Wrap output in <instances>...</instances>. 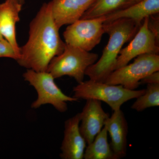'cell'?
Segmentation results:
<instances>
[{
  "label": "cell",
  "instance_id": "cell-1",
  "mask_svg": "<svg viewBox=\"0 0 159 159\" xmlns=\"http://www.w3.org/2000/svg\"><path fill=\"white\" fill-rule=\"evenodd\" d=\"M59 30L53 17L50 2L44 3L30 23L29 39L20 48L18 63L36 72L47 71L51 61L61 54L66 47Z\"/></svg>",
  "mask_w": 159,
  "mask_h": 159
},
{
  "label": "cell",
  "instance_id": "cell-2",
  "mask_svg": "<svg viewBox=\"0 0 159 159\" xmlns=\"http://www.w3.org/2000/svg\"><path fill=\"white\" fill-rule=\"evenodd\" d=\"M141 25L129 19L104 23L105 33L109 35L108 43L103 49L101 57L87 69L85 75L91 80L105 82L115 70L117 58L122 47L132 39Z\"/></svg>",
  "mask_w": 159,
  "mask_h": 159
},
{
  "label": "cell",
  "instance_id": "cell-3",
  "mask_svg": "<svg viewBox=\"0 0 159 159\" xmlns=\"http://www.w3.org/2000/svg\"><path fill=\"white\" fill-rule=\"evenodd\" d=\"M145 91V89L131 90L121 85L110 84L89 79L74 87L73 97L78 99H94L102 101L114 111L121 109L125 102L136 99Z\"/></svg>",
  "mask_w": 159,
  "mask_h": 159
},
{
  "label": "cell",
  "instance_id": "cell-4",
  "mask_svg": "<svg viewBox=\"0 0 159 159\" xmlns=\"http://www.w3.org/2000/svg\"><path fill=\"white\" fill-rule=\"evenodd\" d=\"M98 58V54L66 44L62 53L51 61L47 72L54 79L68 76L80 84L84 81L87 69Z\"/></svg>",
  "mask_w": 159,
  "mask_h": 159
},
{
  "label": "cell",
  "instance_id": "cell-5",
  "mask_svg": "<svg viewBox=\"0 0 159 159\" xmlns=\"http://www.w3.org/2000/svg\"><path fill=\"white\" fill-rule=\"evenodd\" d=\"M23 77L37 92V98L31 104L32 108L38 109L42 106L50 104L58 111L64 113L68 110L67 102L78 100L64 93L56 84L54 77L47 71L36 72L28 69Z\"/></svg>",
  "mask_w": 159,
  "mask_h": 159
},
{
  "label": "cell",
  "instance_id": "cell-6",
  "mask_svg": "<svg viewBox=\"0 0 159 159\" xmlns=\"http://www.w3.org/2000/svg\"><path fill=\"white\" fill-rule=\"evenodd\" d=\"M159 71V54H143L135 57L132 63L115 70L105 82L134 90L139 87L142 79Z\"/></svg>",
  "mask_w": 159,
  "mask_h": 159
},
{
  "label": "cell",
  "instance_id": "cell-7",
  "mask_svg": "<svg viewBox=\"0 0 159 159\" xmlns=\"http://www.w3.org/2000/svg\"><path fill=\"white\" fill-rule=\"evenodd\" d=\"M105 16L77 20L68 26L63 33L65 43L90 52L101 41L105 33Z\"/></svg>",
  "mask_w": 159,
  "mask_h": 159
},
{
  "label": "cell",
  "instance_id": "cell-8",
  "mask_svg": "<svg viewBox=\"0 0 159 159\" xmlns=\"http://www.w3.org/2000/svg\"><path fill=\"white\" fill-rule=\"evenodd\" d=\"M148 16L145 18L129 43L121 49L117 58L115 70L128 64L139 55L145 54H159V39L148 28Z\"/></svg>",
  "mask_w": 159,
  "mask_h": 159
},
{
  "label": "cell",
  "instance_id": "cell-9",
  "mask_svg": "<svg viewBox=\"0 0 159 159\" xmlns=\"http://www.w3.org/2000/svg\"><path fill=\"white\" fill-rule=\"evenodd\" d=\"M86 101L80 112V130L88 145L102 130L110 116L102 108L101 101L94 99Z\"/></svg>",
  "mask_w": 159,
  "mask_h": 159
},
{
  "label": "cell",
  "instance_id": "cell-10",
  "mask_svg": "<svg viewBox=\"0 0 159 159\" xmlns=\"http://www.w3.org/2000/svg\"><path fill=\"white\" fill-rule=\"evenodd\" d=\"M80 114L78 113L65 122L61 158L84 159L87 143L80 130Z\"/></svg>",
  "mask_w": 159,
  "mask_h": 159
},
{
  "label": "cell",
  "instance_id": "cell-11",
  "mask_svg": "<svg viewBox=\"0 0 159 159\" xmlns=\"http://www.w3.org/2000/svg\"><path fill=\"white\" fill-rule=\"evenodd\" d=\"M95 0H51V11L59 29L80 19Z\"/></svg>",
  "mask_w": 159,
  "mask_h": 159
},
{
  "label": "cell",
  "instance_id": "cell-12",
  "mask_svg": "<svg viewBox=\"0 0 159 159\" xmlns=\"http://www.w3.org/2000/svg\"><path fill=\"white\" fill-rule=\"evenodd\" d=\"M104 126L110 136V145L113 151L118 159L124 157L127 152L128 125L121 109L114 111Z\"/></svg>",
  "mask_w": 159,
  "mask_h": 159
},
{
  "label": "cell",
  "instance_id": "cell-13",
  "mask_svg": "<svg viewBox=\"0 0 159 159\" xmlns=\"http://www.w3.org/2000/svg\"><path fill=\"white\" fill-rule=\"evenodd\" d=\"M22 6L11 0H6L0 4L1 34L13 47L19 57L20 48L16 40V24L20 21V13Z\"/></svg>",
  "mask_w": 159,
  "mask_h": 159
},
{
  "label": "cell",
  "instance_id": "cell-14",
  "mask_svg": "<svg viewBox=\"0 0 159 159\" xmlns=\"http://www.w3.org/2000/svg\"><path fill=\"white\" fill-rule=\"evenodd\" d=\"M159 0H142L139 2L105 16V24L121 19L134 20L142 24L145 18L158 14Z\"/></svg>",
  "mask_w": 159,
  "mask_h": 159
},
{
  "label": "cell",
  "instance_id": "cell-15",
  "mask_svg": "<svg viewBox=\"0 0 159 159\" xmlns=\"http://www.w3.org/2000/svg\"><path fill=\"white\" fill-rule=\"evenodd\" d=\"M107 129L103 126L93 141L86 147L84 159H118L108 142Z\"/></svg>",
  "mask_w": 159,
  "mask_h": 159
},
{
  "label": "cell",
  "instance_id": "cell-16",
  "mask_svg": "<svg viewBox=\"0 0 159 159\" xmlns=\"http://www.w3.org/2000/svg\"><path fill=\"white\" fill-rule=\"evenodd\" d=\"M129 2V0H95L80 19L95 18L107 15L126 8Z\"/></svg>",
  "mask_w": 159,
  "mask_h": 159
},
{
  "label": "cell",
  "instance_id": "cell-17",
  "mask_svg": "<svg viewBox=\"0 0 159 159\" xmlns=\"http://www.w3.org/2000/svg\"><path fill=\"white\" fill-rule=\"evenodd\" d=\"M145 93L136 98L131 108L138 112L159 106V84H147Z\"/></svg>",
  "mask_w": 159,
  "mask_h": 159
},
{
  "label": "cell",
  "instance_id": "cell-18",
  "mask_svg": "<svg viewBox=\"0 0 159 159\" xmlns=\"http://www.w3.org/2000/svg\"><path fill=\"white\" fill-rule=\"evenodd\" d=\"M8 57L17 61L19 55L16 53L13 47L6 39H0V58Z\"/></svg>",
  "mask_w": 159,
  "mask_h": 159
},
{
  "label": "cell",
  "instance_id": "cell-19",
  "mask_svg": "<svg viewBox=\"0 0 159 159\" xmlns=\"http://www.w3.org/2000/svg\"><path fill=\"white\" fill-rule=\"evenodd\" d=\"M148 27L150 31L159 39V13L148 16Z\"/></svg>",
  "mask_w": 159,
  "mask_h": 159
},
{
  "label": "cell",
  "instance_id": "cell-20",
  "mask_svg": "<svg viewBox=\"0 0 159 159\" xmlns=\"http://www.w3.org/2000/svg\"><path fill=\"white\" fill-rule=\"evenodd\" d=\"M140 84H159V71H157L146 76L141 80Z\"/></svg>",
  "mask_w": 159,
  "mask_h": 159
},
{
  "label": "cell",
  "instance_id": "cell-21",
  "mask_svg": "<svg viewBox=\"0 0 159 159\" xmlns=\"http://www.w3.org/2000/svg\"><path fill=\"white\" fill-rule=\"evenodd\" d=\"M141 1H142V0H129V3L128 6H127L126 8L129 7V6H131V5H134V4H136V3L139 2H140Z\"/></svg>",
  "mask_w": 159,
  "mask_h": 159
},
{
  "label": "cell",
  "instance_id": "cell-22",
  "mask_svg": "<svg viewBox=\"0 0 159 159\" xmlns=\"http://www.w3.org/2000/svg\"><path fill=\"white\" fill-rule=\"evenodd\" d=\"M11 1H14L15 2H16L19 4H20V5H24L25 3V0H11Z\"/></svg>",
  "mask_w": 159,
  "mask_h": 159
},
{
  "label": "cell",
  "instance_id": "cell-23",
  "mask_svg": "<svg viewBox=\"0 0 159 159\" xmlns=\"http://www.w3.org/2000/svg\"><path fill=\"white\" fill-rule=\"evenodd\" d=\"M3 37H2V34H1V31H0V39H3Z\"/></svg>",
  "mask_w": 159,
  "mask_h": 159
}]
</instances>
